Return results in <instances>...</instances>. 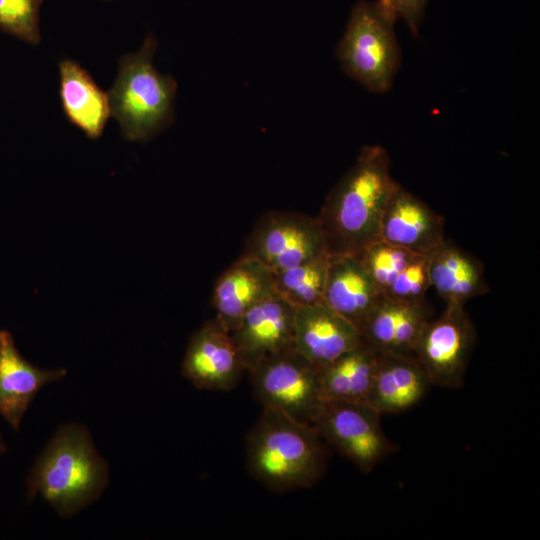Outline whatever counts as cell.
I'll return each instance as SVG.
<instances>
[{"label": "cell", "instance_id": "obj_1", "mask_svg": "<svg viewBox=\"0 0 540 540\" xmlns=\"http://www.w3.org/2000/svg\"><path fill=\"white\" fill-rule=\"evenodd\" d=\"M398 185L386 149L379 145L362 147L317 215L328 253L357 256L380 240L382 218Z\"/></svg>", "mask_w": 540, "mask_h": 540}, {"label": "cell", "instance_id": "obj_2", "mask_svg": "<svg viewBox=\"0 0 540 540\" xmlns=\"http://www.w3.org/2000/svg\"><path fill=\"white\" fill-rule=\"evenodd\" d=\"M109 483V465L86 426L58 427L36 458L26 480L27 497H41L61 517L97 501Z\"/></svg>", "mask_w": 540, "mask_h": 540}, {"label": "cell", "instance_id": "obj_3", "mask_svg": "<svg viewBox=\"0 0 540 540\" xmlns=\"http://www.w3.org/2000/svg\"><path fill=\"white\" fill-rule=\"evenodd\" d=\"M246 458L256 480L287 492L313 487L325 473L328 455L313 425L262 408L246 436Z\"/></svg>", "mask_w": 540, "mask_h": 540}, {"label": "cell", "instance_id": "obj_4", "mask_svg": "<svg viewBox=\"0 0 540 540\" xmlns=\"http://www.w3.org/2000/svg\"><path fill=\"white\" fill-rule=\"evenodd\" d=\"M156 48L157 40L148 35L137 52L124 55L108 92L111 115L129 141H148L175 118L177 83L154 66Z\"/></svg>", "mask_w": 540, "mask_h": 540}, {"label": "cell", "instance_id": "obj_5", "mask_svg": "<svg viewBox=\"0 0 540 540\" xmlns=\"http://www.w3.org/2000/svg\"><path fill=\"white\" fill-rule=\"evenodd\" d=\"M397 17L381 0L358 1L336 47L343 71L372 93H385L400 64L394 30Z\"/></svg>", "mask_w": 540, "mask_h": 540}, {"label": "cell", "instance_id": "obj_6", "mask_svg": "<svg viewBox=\"0 0 540 540\" xmlns=\"http://www.w3.org/2000/svg\"><path fill=\"white\" fill-rule=\"evenodd\" d=\"M248 372L262 408L314 425L325 403L318 370L295 348L264 360Z\"/></svg>", "mask_w": 540, "mask_h": 540}, {"label": "cell", "instance_id": "obj_7", "mask_svg": "<svg viewBox=\"0 0 540 540\" xmlns=\"http://www.w3.org/2000/svg\"><path fill=\"white\" fill-rule=\"evenodd\" d=\"M328 253L317 216L292 211H268L246 238L242 255L253 257L277 273Z\"/></svg>", "mask_w": 540, "mask_h": 540}, {"label": "cell", "instance_id": "obj_8", "mask_svg": "<svg viewBox=\"0 0 540 540\" xmlns=\"http://www.w3.org/2000/svg\"><path fill=\"white\" fill-rule=\"evenodd\" d=\"M381 415L365 402H325L314 423L324 442L359 470L372 471L398 447L385 435Z\"/></svg>", "mask_w": 540, "mask_h": 540}, {"label": "cell", "instance_id": "obj_9", "mask_svg": "<svg viewBox=\"0 0 540 540\" xmlns=\"http://www.w3.org/2000/svg\"><path fill=\"white\" fill-rule=\"evenodd\" d=\"M476 330L464 306H446L423 328L413 355L431 385L459 388L463 385Z\"/></svg>", "mask_w": 540, "mask_h": 540}, {"label": "cell", "instance_id": "obj_10", "mask_svg": "<svg viewBox=\"0 0 540 540\" xmlns=\"http://www.w3.org/2000/svg\"><path fill=\"white\" fill-rule=\"evenodd\" d=\"M244 371L230 332L215 318L206 321L191 335L181 373L195 387L230 391Z\"/></svg>", "mask_w": 540, "mask_h": 540}, {"label": "cell", "instance_id": "obj_11", "mask_svg": "<svg viewBox=\"0 0 540 540\" xmlns=\"http://www.w3.org/2000/svg\"><path fill=\"white\" fill-rule=\"evenodd\" d=\"M295 307L277 293L250 309L230 332L245 371L294 348Z\"/></svg>", "mask_w": 540, "mask_h": 540}, {"label": "cell", "instance_id": "obj_12", "mask_svg": "<svg viewBox=\"0 0 540 540\" xmlns=\"http://www.w3.org/2000/svg\"><path fill=\"white\" fill-rule=\"evenodd\" d=\"M361 340L359 329L324 303L295 308L294 348L317 370Z\"/></svg>", "mask_w": 540, "mask_h": 540}, {"label": "cell", "instance_id": "obj_13", "mask_svg": "<svg viewBox=\"0 0 540 540\" xmlns=\"http://www.w3.org/2000/svg\"><path fill=\"white\" fill-rule=\"evenodd\" d=\"M380 239L428 254L445 240L444 218L399 184L385 209Z\"/></svg>", "mask_w": 540, "mask_h": 540}, {"label": "cell", "instance_id": "obj_14", "mask_svg": "<svg viewBox=\"0 0 540 540\" xmlns=\"http://www.w3.org/2000/svg\"><path fill=\"white\" fill-rule=\"evenodd\" d=\"M430 319L431 309L426 300L408 302L382 295L359 331L362 339L378 352L413 354Z\"/></svg>", "mask_w": 540, "mask_h": 540}, {"label": "cell", "instance_id": "obj_15", "mask_svg": "<svg viewBox=\"0 0 540 540\" xmlns=\"http://www.w3.org/2000/svg\"><path fill=\"white\" fill-rule=\"evenodd\" d=\"M66 374L63 368L42 369L33 365L20 354L12 334L0 330V416L15 431L37 393Z\"/></svg>", "mask_w": 540, "mask_h": 540}, {"label": "cell", "instance_id": "obj_16", "mask_svg": "<svg viewBox=\"0 0 540 540\" xmlns=\"http://www.w3.org/2000/svg\"><path fill=\"white\" fill-rule=\"evenodd\" d=\"M275 293L273 273L257 259L241 255L214 285L215 319L231 332L250 309Z\"/></svg>", "mask_w": 540, "mask_h": 540}, {"label": "cell", "instance_id": "obj_17", "mask_svg": "<svg viewBox=\"0 0 540 540\" xmlns=\"http://www.w3.org/2000/svg\"><path fill=\"white\" fill-rule=\"evenodd\" d=\"M430 385L413 354L380 352L366 403L381 416L398 414L416 405Z\"/></svg>", "mask_w": 540, "mask_h": 540}, {"label": "cell", "instance_id": "obj_18", "mask_svg": "<svg viewBox=\"0 0 540 540\" xmlns=\"http://www.w3.org/2000/svg\"><path fill=\"white\" fill-rule=\"evenodd\" d=\"M383 294L355 255H330L323 303L358 329Z\"/></svg>", "mask_w": 540, "mask_h": 540}, {"label": "cell", "instance_id": "obj_19", "mask_svg": "<svg viewBox=\"0 0 540 540\" xmlns=\"http://www.w3.org/2000/svg\"><path fill=\"white\" fill-rule=\"evenodd\" d=\"M429 273L431 287L446 306H465L489 292L481 261L446 239L430 252Z\"/></svg>", "mask_w": 540, "mask_h": 540}, {"label": "cell", "instance_id": "obj_20", "mask_svg": "<svg viewBox=\"0 0 540 540\" xmlns=\"http://www.w3.org/2000/svg\"><path fill=\"white\" fill-rule=\"evenodd\" d=\"M59 94L67 119L88 138H99L111 115L108 94L78 63L65 59L59 64Z\"/></svg>", "mask_w": 540, "mask_h": 540}, {"label": "cell", "instance_id": "obj_21", "mask_svg": "<svg viewBox=\"0 0 540 540\" xmlns=\"http://www.w3.org/2000/svg\"><path fill=\"white\" fill-rule=\"evenodd\" d=\"M380 352L363 339L330 364L318 370L324 402H365Z\"/></svg>", "mask_w": 540, "mask_h": 540}, {"label": "cell", "instance_id": "obj_22", "mask_svg": "<svg viewBox=\"0 0 540 540\" xmlns=\"http://www.w3.org/2000/svg\"><path fill=\"white\" fill-rule=\"evenodd\" d=\"M330 254L273 273L275 292L293 307L323 303Z\"/></svg>", "mask_w": 540, "mask_h": 540}, {"label": "cell", "instance_id": "obj_23", "mask_svg": "<svg viewBox=\"0 0 540 540\" xmlns=\"http://www.w3.org/2000/svg\"><path fill=\"white\" fill-rule=\"evenodd\" d=\"M416 255L418 254L380 239L357 256L380 292L385 295L400 272Z\"/></svg>", "mask_w": 540, "mask_h": 540}, {"label": "cell", "instance_id": "obj_24", "mask_svg": "<svg viewBox=\"0 0 540 540\" xmlns=\"http://www.w3.org/2000/svg\"><path fill=\"white\" fill-rule=\"evenodd\" d=\"M42 0H0V28L28 43L40 41Z\"/></svg>", "mask_w": 540, "mask_h": 540}, {"label": "cell", "instance_id": "obj_25", "mask_svg": "<svg viewBox=\"0 0 540 540\" xmlns=\"http://www.w3.org/2000/svg\"><path fill=\"white\" fill-rule=\"evenodd\" d=\"M429 257L430 253L416 255L400 272L385 295L408 302L424 301L426 292L431 287Z\"/></svg>", "mask_w": 540, "mask_h": 540}, {"label": "cell", "instance_id": "obj_26", "mask_svg": "<svg viewBox=\"0 0 540 540\" xmlns=\"http://www.w3.org/2000/svg\"><path fill=\"white\" fill-rule=\"evenodd\" d=\"M396 15L404 20L414 37L419 34L428 0H381Z\"/></svg>", "mask_w": 540, "mask_h": 540}, {"label": "cell", "instance_id": "obj_27", "mask_svg": "<svg viewBox=\"0 0 540 540\" xmlns=\"http://www.w3.org/2000/svg\"><path fill=\"white\" fill-rule=\"evenodd\" d=\"M6 452V445L4 444L3 438L0 434V455Z\"/></svg>", "mask_w": 540, "mask_h": 540}]
</instances>
